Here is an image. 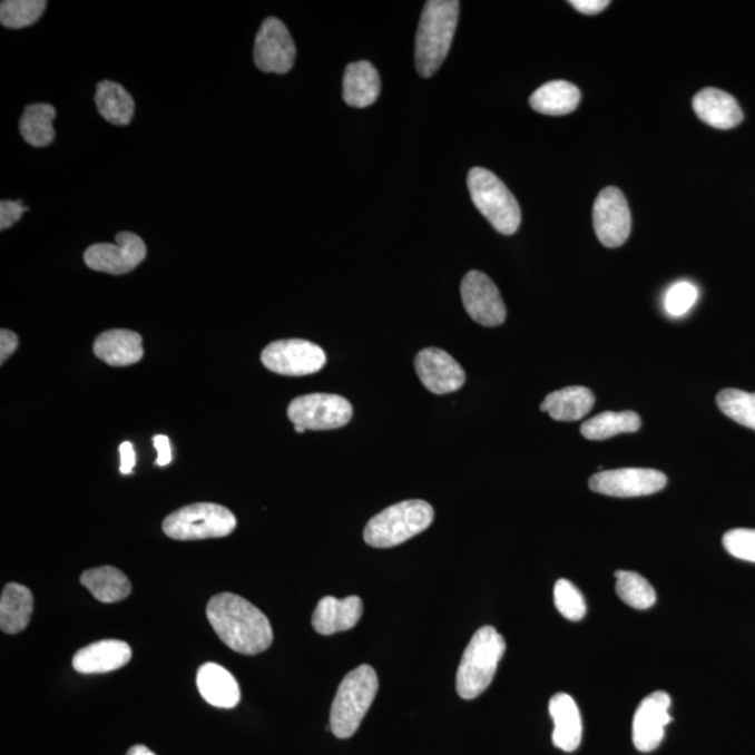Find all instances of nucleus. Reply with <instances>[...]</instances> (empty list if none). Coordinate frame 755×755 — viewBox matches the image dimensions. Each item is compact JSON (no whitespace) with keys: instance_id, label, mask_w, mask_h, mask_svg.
Here are the masks:
<instances>
[{"instance_id":"f704fd0d","label":"nucleus","mask_w":755,"mask_h":755,"mask_svg":"<svg viewBox=\"0 0 755 755\" xmlns=\"http://www.w3.org/2000/svg\"><path fill=\"white\" fill-rule=\"evenodd\" d=\"M724 546L738 560L755 562V529H733L724 536Z\"/></svg>"},{"instance_id":"6ab92c4d","label":"nucleus","mask_w":755,"mask_h":755,"mask_svg":"<svg viewBox=\"0 0 755 755\" xmlns=\"http://www.w3.org/2000/svg\"><path fill=\"white\" fill-rule=\"evenodd\" d=\"M549 710L555 731L552 743L566 753L576 752L582 742V718L570 694L558 693L550 699Z\"/></svg>"},{"instance_id":"7c9ffc66","label":"nucleus","mask_w":755,"mask_h":755,"mask_svg":"<svg viewBox=\"0 0 755 755\" xmlns=\"http://www.w3.org/2000/svg\"><path fill=\"white\" fill-rule=\"evenodd\" d=\"M616 590L624 604L637 610L650 609L656 604V592L647 579L631 571H617Z\"/></svg>"},{"instance_id":"e433bc0d","label":"nucleus","mask_w":755,"mask_h":755,"mask_svg":"<svg viewBox=\"0 0 755 755\" xmlns=\"http://www.w3.org/2000/svg\"><path fill=\"white\" fill-rule=\"evenodd\" d=\"M26 212H29V207L24 206L21 200L0 202V229L4 232V229L13 227Z\"/></svg>"},{"instance_id":"2f4dec72","label":"nucleus","mask_w":755,"mask_h":755,"mask_svg":"<svg viewBox=\"0 0 755 755\" xmlns=\"http://www.w3.org/2000/svg\"><path fill=\"white\" fill-rule=\"evenodd\" d=\"M46 0H3L0 3V23L19 30L36 24L47 9Z\"/></svg>"},{"instance_id":"a19ab883","label":"nucleus","mask_w":755,"mask_h":755,"mask_svg":"<svg viewBox=\"0 0 755 755\" xmlns=\"http://www.w3.org/2000/svg\"><path fill=\"white\" fill-rule=\"evenodd\" d=\"M120 453V473L130 474L134 473L136 464V452L134 450L133 442L126 441L119 447Z\"/></svg>"},{"instance_id":"79ce46f5","label":"nucleus","mask_w":755,"mask_h":755,"mask_svg":"<svg viewBox=\"0 0 755 755\" xmlns=\"http://www.w3.org/2000/svg\"><path fill=\"white\" fill-rule=\"evenodd\" d=\"M126 755H156L155 753L151 752V749L147 748L146 746H134L133 748H129L128 754Z\"/></svg>"},{"instance_id":"9d476101","label":"nucleus","mask_w":755,"mask_h":755,"mask_svg":"<svg viewBox=\"0 0 755 755\" xmlns=\"http://www.w3.org/2000/svg\"><path fill=\"white\" fill-rule=\"evenodd\" d=\"M117 244H95L85 252V264L96 272L108 275H126L146 259L147 246L138 234L120 232Z\"/></svg>"},{"instance_id":"f03ea898","label":"nucleus","mask_w":755,"mask_h":755,"mask_svg":"<svg viewBox=\"0 0 755 755\" xmlns=\"http://www.w3.org/2000/svg\"><path fill=\"white\" fill-rule=\"evenodd\" d=\"M461 3L458 0H430L421 14L415 38V67L431 78L444 63L455 37Z\"/></svg>"},{"instance_id":"dca6fc26","label":"nucleus","mask_w":755,"mask_h":755,"mask_svg":"<svg viewBox=\"0 0 755 755\" xmlns=\"http://www.w3.org/2000/svg\"><path fill=\"white\" fill-rule=\"evenodd\" d=\"M414 365L421 384L435 395L457 392L467 382L462 366L444 350L435 347L421 350Z\"/></svg>"},{"instance_id":"6e6552de","label":"nucleus","mask_w":755,"mask_h":755,"mask_svg":"<svg viewBox=\"0 0 755 755\" xmlns=\"http://www.w3.org/2000/svg\"><path fill=\"white\" fill-rule=\"evenodd\" d=\"M288 419L294 425L305 430H336L349 424L353 418L352 403L331 393H311L295 398L287 410Z\"/></svg>"},{"instance_id":"a211bd4d","label":"nucleus","mask_w":755,"mask_h":755,"mask_svg":"<svg viewBox=\"0 0 755 755\" xmlns=\"http://www.w3.org/2000/svg\"><path fill=\"white\" fill-rule=\"evenodd\" d=\"M133 658L129 645L118 639H104L81 648L73 656L72 665L76 671L84 675H98L120 669Z\"/></svg>"},{"instance_id":"cd10ccee","label":"nucleus","mask_w":755,"mask_h":755,"mask_svg":"<svg viewBox=\"0 0 755 755\" xmlns=\"http://www.w3.org/2000/svg\"><path fill=\"white\" fill-rule=\"evenodd\" d=\"M80 582L102 604H117L133 592L128 577L114 567L92 568L81 576Z\"/></svg>"},{"instance_id":"7ed1b4c3","label":"nucleus","mask_w":755,"mask_h":755,"mask_svg":"<svg viewBox=\"0 0 755 755\" xmlns=\"http://www.w3.org/2000/svg\"><path fill=\"white\" fill-rule=\"evenodd\" d=\"M506 648V639L494 627L486 626L474 634L458 669L459 697L474 699L490 687Z\"/></svg>"},{"instance_id":"1a4fd4ad","label":"nucleus","mask_w":755,"mask_h":755,"mask_svg":"<svg viewBox=\"0 0 755 755\" xmlns=\"http://www.w3.org/2000/svg\"><path fill=\"white\" fill-rule=\"evenodd\" d=\"M267 370L278 375L305 376L316 374L326 364V354L318 344L288 339L273 342L261 355Z\"/></svg>"},{"instance_id":"c756f323","label":"nucleus","mask_w":755,"mask_h":755,"mask_svg":"<svg viewBox=\"0 0 755 755\" xmlns=\"http://www.w3.org/2000/svg\"><path fill=\"white\" fill-rule=\"evenodd\" d=\"M57 109L51 104H31L24 109L20 119L19 129L27 145L46 147L55 139L53 119Z\"/></svg>"},{"instance_id":"ddd939ff","label":"nucleus","mask_w":755,"mask_h":755,"mask_svg":"<svg viewBox=\"0 0 755 755\" xmlns=\"http://www.w3.org/2000/svg\"><path fill=\"white\" fill-rule=\"evenodd\" d=\"M594 226L607 248L626 244L631 233V212L620 189L609 186L601 190L594 206Z\"/></svg>"},{"instance_id":"20e7f679","label":"nucleus","mask_w":755,"mask_h":755,"mask_svg":"<svg viewBox=\"0 0 755 755\" xmlns=\"http://www.w3.org/2000/svg\"><path fill=\"white\" fill-rule=\"evenodd\" d=\"M376 671L363 665L349 673L337 688L331 708V729L337 738H349L359 731L376 697Z\"/></svg>"},{"instance_id":"39448f33","label":"nucleus","mask_w":755,"mask_h":755,"mask_svg":"<svg viewBox=\"0 0 755 755\" xmlns=\"http://www.w3.org/2000/svg\"><path fill=\"white\" fill-rule=\"evenodd\" d=\"M434 521V510L423 500L395 503L371 519L364 529L366 545L390 549L424 532Z\"/></svg>"},{"instance_id":"a878e982","label":"nucleus","mask_w":755,"mask_h":755,"mask_svg":"<svg viewBox=\"0 0 755 755\" xmlns=\"http://www.w3.org/2000/svg\"><path fill=\"white\" fill-rule=\"evenodd\" d=\"M35 599L29 588L19 584H9L0 599V628L3 633L19 634L29 626Z\"/></svg>"},{"instance_id":"f8f14e48","label":"nucleus","mask_w":755,"mask_h":755,"mask_svg":"<svg viewBox=\"0 0 755 755\" xmlns=\"http://www.w3.org/2000/svg\"><path fill=\"white\" fill-rule=\"evenodd\" d=\"M666 484L665 473L655 469L639 468L606 470V472L592 475L589 480L590 490L618 498L655 494L664 490Z\"/></svg>"},{"instance_id":"bb28decb","label":"nucleus","mask_w":755,"mask_h":755,"mask_svg":"<svg viewBox=\"0 0 755 755\" xmlns=\"http://www.w3.org/2000/svg\"><path fill=\"white\" fill-rule=\"evenodd\" d=\"M96 107L107 122L126 126L133 122L135 101L122 85L104 80L97 86Z\"/></svg>"},{"instance_id":"aec40b11","label":"nucleus","mask_w":755,"mask_h":755,"mask_svg":"<svg viewBox=\"0 0 755 755\" xmlns=\"http://www.w3.org/2000/svg\"><path fill=\"white\" fill-rule=\"evenodd\" d=\"M694 111L705 124L715 129H732L743 120V111L729 92L708 87L693 100Z\"/></svg>"},{"instance_id":"0eeeda50","label":"nucleus","mask_w":755,"mask_h":755,"mask_svg":"<svg viewBox=\"0 0 755 755\" xmlns=\"http://www.w3.org/2000/svg\"><path fill=\"white\" fill-rule=\"evenodd\" d=\"M237 527V518L218 503L199 502L180 508L166 518L164 533L174 540L226 538Z\"/></svg>"},{"instance_id":"37998d69","label":"nucleus","mask_w":755,"mask_h":755,"mask_svg":"<svg viewBox=\"0 0 755 755\" xmlns=\"http://www.w3.org/2000/svg\"><path fill=\"white\" fill-rule=\"evenodd\" d=\"M305 431L304 426L295 425V432H298V434H303Z\"/></svg>"},{"instance_id":"f3484780","label":"nucleus","mask_w":755,"mask_h":755,"mask_svg":"<svg viewBox=\"0 0 755 755\" xmlns=\"http://www.w3.org/2000/svg\"><path fill=\"white\" fill-rule=\"evenodd\" d=\"M363 610V600L359 596H347L344 599L326 596L316 606L314 616H312V627L321 636L349 631L357 626Z\"/></svg>"},{"instance_id":"f257e3e1","label":"nucleus","mask_w":755,"mask_h":755,"mask_svg":"<svg viewBox=\"0 0 755 755\" xmlns=\"http://www.w3.org/2000/svg\"><path fill=\"white\" fill-rule=\"evenodd\" d=\"M206 615L218 638L235 653L258 655L273 643L269 618L238 595L213 596Z\"/></svg>"},{"instance_id":"393cba45","label":"nucleus","mask_w":755,"mask_h":755,"mask_svg":"<svg viewBox=\"0 0 755 755\" xmlns=\"http://www.w3.org/2000/svg\"><path fill=\"white\" fill-rule=\"evenodd\" d=\"M581 102V91L576 85L566 80L549 81L530 97V107L536 112L550 115V117H561L573 111Z\"/></svg>"},{"instance_id":"473e14b6","label":"nucleus","mask_w":755,"mask_h":755,"mask_svg":"<svg viewBox=\"0 0 755 755\" xmlns=\"http://www.w3.org/2000/svg\"><path fill=\"white\" fill-rule=\"evenodd\" d=\"M716 403L727 418L755 431V393L727 388L719 392Z\"/></svg>"},{"instance_id":"4468645a","label":"nucleus","mask_w":755,"mask_h":755,"mask_svg":"<svg viewBox=\"0 0 755 755\" xmlns=\"http://www.w3.org/2000/svg\"><path fill=\"white\" fill-rule=\"evenodd\" d=\"M461 294L464 308L478 324L492 327L506 322V304L494 282L484 273L469 272L463 277Z\"/></svg>"},{"instance_id":"412c9836","label":"nucleus","mask_w":755,"mask_h":755,"mask_svg":"<svg viewBox=\"0 0 755 755\" xmlns=\"http://www.w3.org/2000/svg\"><path fill=\"white\" fill-rule=\"evenodd\" d=\"M141 342L144 339L134 331H107L96 339L95 354L111 366L134 365L144 359Z\"/></svg>"},{"instance_id":"72a5a7b5","label":"nucleus","mask_w":755,"mask_h":755,"mask_svg":"<svg viewBox=\"0 0 755 755\" xmlns=\"http://www.w3.org/2000/svg\"><path fill=\"white\" fill-rule=\"evenodd\" d=\"M555 604L557 610L570 621H581L587 615L581 590L568 579H558L555 587Z\"/></svg>"},{"instance_id":"423d86ee","label":"nucleus","mask_w":755,"mask_h":755,"mask_svg":"<svg viewBox=\"0 0 755 755\" xmlns=\"http://www.w3.org/2000/svg\"><path fill=\"white\" fill-rule=\"evenodd\" d=\"M468 186L474 206L498 233L512 235L518 232L522 222L521 207L496 174L486 168H472Z\"/></svg>"},{"instance_id":"2eb2a0df","label":"nucleus","mask_w":755,"mask_h":755,"mask_svg":"<svg viewBox=\"0 0 755 755\" xmlns=\"http://www.w3.org/2000/svg\"><path fill=\"white\" fill-rule=\"evenodd\" d=\"M671 698L665 692H655L639 704L633 722V742L639 752L649 753L660 746L665 727L671 724Z\"/></svg>"},{"instance_id":"ea45409f","label":"nucleus","mask_w":755,"mask_h":755,"mask_svg":"<svg viewBox=\"0 0 755 755\" xmlns=\"http://www.w3.org/2000/svg\"><path fill=\"white\" fill-rule=\"evenodd\" d=\"M570 4L582 14L595 16L604 12L610 2L609 0H571Z\"/></svg>"},{"instance_id":"9b49d317","label":"nucleus","mask_w":755,"mask_h":755,"mask_svg":"<svg viewBox=\"0 0 755 755\" xmlns=\"http://www.w3.org/2000/svg\"><path fill=\"white\" fill-rule=\"evenodd\" d=\"M297 48L286 24L276 18H267L256 36L254 58L262 72L284 75L293 69Z\"/></svg>"},{"instance_id":"4be33fe9","label":"nucleus","mask_w":755,"mask_h":755,"mask_svg":"<svg viewBox=\"0 0 755 755\" xmlns=\"http://www.w3.org/2000/svg\"><path fill=\"white\" fill-rule=\"evenodd\" d=\"M200 696L207 704L216 708L229 709L237 707L241 699V689L232 673L217 664H206L200 667L196 676Z\"/></svg>"},{"instance_id":"58836bf2","label":"nucleus","mask_w":755,"mask_h":755,"mask_svg":"<svg viewBox=\"0 0 755 755\" xmlns=\"http://www.w3.org/2000/svg\"><path fill=\"white\" fill-rule=\"evenodd\" d=\"M19 347V337L12 331H0V363H4Z\"/></svg>"},{"instance_id":"c85d7f7f","label":"nucleus","mask_w":755,"mask_h":755,"mask_svg":"<svg viewBox=\"0 0 755 755\" xmlns=\"http://www.w3.org/2000/svg\"><path fill=\"white\" fill-rule=\"evenodd\" d=\"M641 429V418L631 410L605 412L585 421L581 432L587 440L604 441L620 434H631Z\"/></svg>"},{"instance_id":"c9c22d12","label":"nucleus","mask_w":755,"mask_h":755,"mask_svg":"<svg viewBox=\"0 0 755 755\" xmlns=\"http://www.w3.org/2000/svg\"><path fill=\"white\" fill-rule=\"evenodd\" d=\"M698 298V290L694 284L680 282L675 284L666 294V311L671 316H683L687 314Z\"/></svg>"},{"instance_id":"5701e85b","label":"nucleus","mask_w":755,"mask_h":755,"mask_svg":"<svg viewBox=\"0 0 755 755\" xmlns=\"http://www.w3.org/2000/svg\"><path fill=\"white\" fill-rule=\"evenodd\" d=\"M381 79L374 65L369 60L350 63L343 78V98L347 106L365 108L380 97Z\"/></svg>"},{"instance_id":"4c0bfd02","label":"nucleus","mask_w":755,"mask_h":755,"mask_svg":"<svg viewBox=\"0 0 755 755\" xmlns=\"http://www.w3.org/2000/svg\"><path fill=\"white\" fill-rule=\"evenodd\" d=\"M153 444L157 450V467H167L173 461L171 442L167 435H156L153 438Z\"/></svg>"},{"instance_id":"b1692460","label":"nucleus","mask_w":755,"mask_h":755,"mask_svg":"<svg viewBox=\"0 0 755 755\" xmlns=\"http://www.w3.org/2000/svg\"><path fill=\"white\" fill-rule=\"evenodd\" d=\"M594 404L595 395L588 388L567 386L547 395L540 409L556 421H578L592 410Z\"/></svg>"}]
</instances>
